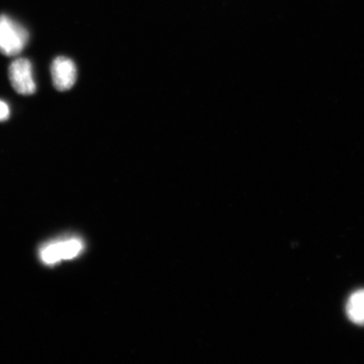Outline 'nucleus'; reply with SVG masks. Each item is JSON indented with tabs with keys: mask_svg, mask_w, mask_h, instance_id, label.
<instances>
[{
	"mask_svg": "<svg viewBox=\"0 0 364 364\" xmlns=\"http://www.w3.org/2000/svg\"><path fill=\"white\" fill-rule=\"evenodd\" d=\"M83 250L84 243L80 238H63L46 244L40 250V258L47 265H54L80 256Z\"/></svg>",
	"mask_w": 364,
	"mask_h": 364,
	"instance_id": "nucleus-2",
	"label": "nucleus"
},
{
	"mask_svg": "<svg viewBox=\"0 0 364 364\" xmlns=\"http://www.w3.org/2000/svg\"><path fill=\"white\" fill-rule=\"evenodd\" d=\"M28 31L10 16H0V53L8 57L16 56L26 48Z\"/></svg>",
	"mask_w": 364,
	"mask_h": 364,
	"instance_id": "nucleus-1",
	"label": "nucleus"
},
{
	"mask_svg": "<svg viewBox=\"0 0 364 364\" xmlns=\"http://www.w3.org/2000/svg\"><path fill=\"white\" fill-rule=\"evenodd\" d=\"M9 78L18 94L31 95L36 92L33 65L28 59L17 58L9 67Z\"/></svg>",
	"mask_w": 364,
	"mask_h": 364,
	"instance_id": "nucleus-3",
	"label": "nucleus"
},
{
	"mask_svg": "<svg viewBox=\"0 0 364 364\" xmlns=\"http://www.w3.org/2000/svg\"><path fill=\"white\" fill-rule=\"evenodd\" d=\"M10 107L8 104L3 101H0V122H4L10 117Z\"/></svg>",
	"mask_w": 364,
	"mask_h": 364,
	"instance_id": "nucleus-6",
	"label": "nucleus"
},
{
	"mask_svg": "<svg viewBox=\"0 0 364 364\" xmlns=\"http://www.w3.org/2000/svg\"><path fill=\"white\" fill-rule=\"evenodd\" d=\"M51 75L53 84L56 90H70L77 80V68L75 62L67 57L56 58L51 65Z\"/></svg>",
	"mask_w": 364,
	"mask_h": 364,
	"instance_id": "nucleus-4",
	"label": "nucleus"
},
{
	"mask_svg": "<svg viewBox=\"0 0 364 364\" xmlns=\"http://www.w3.org/2000/svg\"><path fill=\"white\" fill-rule=\"evenodd\" d=\"M347 315L355 324L364 325V290L351 295L347 304Z\"/></svg>",
	"mask_w": 364,
	"mask_h": 364,
	"instance_id": "nucleus-5",
	"label": "nucleus"
}]
</instances>
